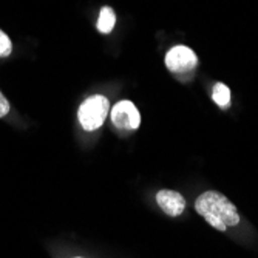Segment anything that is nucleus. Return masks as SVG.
Masks as SVG:
<instances>
[{
  "label": "nucleus",
  "mask_w": 258,
  "mask_h": 258,
  "mask_svg": "<svg viewBox=\"0 0 258 258\" xmlns=\"http://www.w3.org/2000/svg\"><path fill=\"white\" fill-rule=\"evenodd\" d=\"M73 258H85V256H73Z\"/></svg>",
  "instance_id": "obj_10"
},
{
  "label": "nucleus",
  "mask_w": 258,
  "mask_h": 258,
  "mask_svg": "<svg viewBox=\"0 0 258 258\" xmlns=\"http://www.w3.org/2000/svg\"><path fill=\"white\" fill-rule=\"evenodd\" d=\"M111 122L118 130H138L141 125V114L132 101H119L111 108Z\"/></svg>",
  "instance_id": "obj_4"
},
{
  "label": "nucleus",
  "mask_w": 258,
  "mask_h": 258,
  "mask_svg": "<svg viewBox=\"0 0 258 258\" xmlns=\"http://www.w3.org/2000/svg\"><path fill=\"white\" fill-rule=\"evenodd\" d=\"M13 53V42L5 34V31L0 30V57H8Z\"/></svg>",
  "instance_id": "obj_8"
},
{
  "label": "nucleus",
  "mask_w": 258,
  "mask_h": 258,
  "mask_svg": "<svg viewBox=\"0 0 258 258\" xmlns=\"http://www.w3.org/2000/svg\"><path fill=\"white\" fill-rule=\"evenodd\" d=\"M212 99L221 110H227L230 107V90H229V87L223 82L215 84L214 90H212Z\"/></svg>",
  "instance_id": "obj_6"
},
{
  "label": "nucleus",
  "mask_w": 258,
  "mask_h": 258,
  "mask_svg": "<svg viewBox=\"0 0 258 258\" xmlns=\"http://www.w3.org/2000/svg\"><path fill=\"white\" fill-rule=\"evenodd\" d=\"M110 111V102L102 95H95L85 99L78 111V119L84 130L95 132L105 122Z\"/></svg>",
  "instance_id": "obj_2"
},
{
  "label": "nucleus",
  "mask_w": 258,
  "mask_h": 258,
  "mask_svg": "<svg viewBox=\"0 0 258 258\" xmlns=\"http://www.w3.org/2000/svg\"><path fill=\"white\" fill-rule=\"evenodd\" d=\"M8 113H10V102L4 96V93L0 91V118H5Z\"/></svg>",
  "instance_id": "obj_9"
},
{
  "label": "nucleus",
  "mask_w": 258,
  "mask_h": 258,
  "mask_svg": "<svg viewBox=\"0 0 258 258\" xmlns=\"http://www.w3.org/2000/svg\"><path fill=\"white\" fill-rule=\"evenodd\" d=\"M195 210L214 229L224 232L240 224L238 210L227 197L217 190H207L195 201Z\"/></svg>",
  "instance_id": "obj_1"
},
{
  "label": "nucleus",
  "mask_w": 258,
  "mask_h": 258,
  "mask_svg": "<svg viewBox=\"0 0 258 258\" xmlns=\"http://www.w3.org/2000/svg\"><path fill=\"white\" fill-rule=\"evenodd\" d=\"M156 203L169 217H179L185 210V200L179 192L162 189L156 194Z\"/></svg>",
  "instance_id": "obj_5"
},
{
  "label": "nucleus",
  "mask_w": 258,
  "mask_h": 258,
  "mask_svg": "<svg viewBox=\"0 0 258 258\" xmlns=\"http://www.w3.org/2000/svg\"><path fill=\"white\" fill-rule=\"evenodd\" d=\"M166 67L170 73L182 76L190 75L198 67V57L192 48L185 45H176L166 54Z\"/></svg>",
  "instance_id": "obj_3"
},
{
  "label": "nucleus",
  "mask_w": 258,
  "mask_h": 258,
  "mask_svg": "<svg viewBox=\"0 0 258 258\" xmlns=\"http://www.w3.org/2000/svg\"><path fill=\"white\" fill-rule=\"evenodd\" d=\"M116 23V14L110 7H104L99 13V19H98V30L104 34L111 33V30L114 28Z\"/></svg>",
  "instance_id": "obj_7"
}]
</instances>
